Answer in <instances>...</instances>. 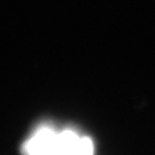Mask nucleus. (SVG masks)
Instances as JSON below:
<instances>
[{"mask_svg":"<svg viewBox=\"0 0 155 155\" xmlns=\"http://www.w3.org/2000/svg\"><path fill=\"white\" fill-rule=\"evenodd\" d=\"M26 155H93L89 138L72 131L55 132L48 127L38 130L24 145Z\"/></svg>","mask_w":155,"mask_h":155,"instance_id":"obj_1","label":"nucleus"}]
</instances>
